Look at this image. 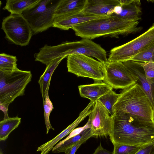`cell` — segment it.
<instances>
[{"label":"cell","instance_id":"cell-7","mask_svg":"<svg viewBox=\"0 0 154 154\" xmlns=\"http://www.w3.org/2000/svg\"><path fill=\"white\" fill-rule=\"evenodd\" d=\"M68 72L77 77L93 79L95 82L103 80L105 73V64L91 57L82 54L70 55L67 57Z\"/></svg>","mask_w":154,"mask_h":154},{"label":"cell","instance_id":"cell-6","mask_svg":"<svg viewBox=\"0 0 154 154\" xmlns=\"http://www.w3.org/2000/svg\"><path fill=\"white\" fill-rule=\"evenodd\" d=\"M60 0H40L22 14L29 24L33 34L52 27L55 12Z\"/></svg>","mask_w":154,"mask_h":154},{"label":"cell","instance_id":"cell-33","mask_svg":"<svg viewBox=\"0 0 154 154\" xmlns=\"http://www.w3.org/2000/svg\"><path fill=\"white\" fill-rule=\"evenodd\" d=\"M152 122L154 124V110L153 111L152 116Z\"/></svg>","mask_w":154,"mask_h":154},{"label":"cell","instance_id":"cell-11","mask_svg":"<svg viewBox=\"0 0 154 154\" xmlns=\"http://www.w3.org/2000/svg\"><path fill=\"white\" fill-rule=\"evenodd\" d=\"M91 137L109 136L112 127V119L105 107L96 101L89 115Z\"/></svg>","mask_w":154,"mask_h":154},{"label":"cell","instance_id":"cell-26","mask_svg":"<svg viewBox=\"0 0 154 154\" xmlns=\"http://www.w3.org/2000/svg\"><path fill=\"white\" fill-rule=\"evenodd\" d=\"M113 154H135L142 146L126 144H114Z\"/></svg>","mask_w":154,"mask_h":154},{"label":"cell","instance_id":"cell-31","mask_svg":"<svg viewBox=\"0 0 154 154\" xmlns=\"http://www.w3.org/2000/svg\"><path fill=\"white\" fill-rule=\"evenodd\" d=\"M92 154H113L112 152L108 151L104 148L101 143L95 149Z\"/></svg>","mask_w":154,"mask_h":154},{"label":"cell","instance_id":"cell-23","mask_svg":"<svg viewBox=\"0 0 154 154\" xmlns=\"http://www.w3.org/2000/svg\"><path fill=\"white\" fill-rule=\"evenodd\" d=\"M119 96L112 90L103 95L97 100L100 101L106 109L111 116L114 113L113 106Z\"/></svg>","mask_w":154,"mask_h":154},{"label":"cell","instance_id":"cell-25","mask_svg":"<svg viewBox=\"0 0 154 154\" xmlns=\"http://www.w3.org/2000/svg\"><path fill=\"white\" fill-rule=\"evenodd\" d=\"M50 84L47 87L46 92L45 100L43 102L45 122L46 128V133H48L50 129L54 130V129L52 126L50 121V115L51 112L54 109L53 103L50 100L48 94V91Z\"/></svg>","mask_w":154,"mask_h":154},{"label":"cell","instance_id":"cell-24","mask_svg":"<svg viewBox=\"0 0 154 154\" xmlns=\"http://www.w3.org/2000/svg\"><path fill=\"white\" fill-rule=\"evenodd\" d=\"M130 60L139 62L154 63V42Z\"/></svg>","mask_w":154,"mask_h":154},{"label":"cell","instance_id":"cell-17","mask_svg":"<svg viewBox=\"0 0 154 154\" xmlns=\"http://www.w3.org/2000/svg\"><path fill=\"white\" fill-rule=\"evenodd\" d=\"M86 2V0H60L55 12V17L81 12Z\"/></svg>","mask_w":154,"mask_h":154},{"label":"cell","instance_id":"cell-19","mask_svg":"<svg viewBox=\"0 0 154 154\" xmlns=\"http://www.w3.org/2000/svg\"><path fill=\"white\" fill-rule=\"evenodd\" d=\"M66 57H63L55 59L47 65L44 72L38 81L43 102L45 100L48 86L50 84L52 75L59 64Z\"/></svg>","mask_w":154,"mask_h":154},{"label":"cell","instance_id":"cell-27","mask_svg":"<svg viewBox=\"0 0 154 154\" xmlns=\"http://www.w3.org/2000/svg\"><path fill=\"white\" fill-rule=\"evenodd\" d=\"M138 62L143 66L148 81L154 85V63Z\"/></svg>","mask_w":154,"mask_h":154},{"label":"cell","instance_id":"cell-29","mask_svg":"<svg viewBox=\"0 0 154 154\" xmlns=\"http://www.w3.org/2000/svg\"><path fill=\"white\" fill-rule=\"evenodd\" d=\"M135 154H154V142L143 145Z\"/></svg>","mask_w":154,"mask_h":154},{"label":"cell","instance_id":"cell-13","mask_svg":"<svg viewBox=\"0 0 154 154\" xmlns=\"http://www.w3.org/2000/svg\"><path fill=\"white\" fill-rule=\"evenodd\" d=\"M106 16H99L87 14L82 11L74 14L55 17L52 27L62 30H68L75 25Z\"/></svg>","mask_w":154,"mask_h":154},{"label":"cell","instance_id":"cell-2","mask_svg":"<svg viewBox=\"0 0 154 154\" xmlns=\"http://www.w3.org/2000/svg\"><path fill=\"white\" fill-rule=\"evenodd\" d=\"M138 21L107 16L93 20L74 26L72 28L76 35L82 38L93 39L101 36L118 38L140 32Z\"/></svg>","mask_w":154,"mask_h":154},{"label":"cell","instance_id":"cell-1","mask_svg":"<svg viewBox=\"0 0 154 154\" xmlns=\"http://www.w3.org/2000/svg\"><path fill=\"white\" fill-rule=\"evenodd\" d=\"M110 140L114 144L141 146L154 142V124L131 115L115 112Z\"/></svg>","mask_w":154,"mask_h":154},{"label":"cell","instance_id":"cell-20","mask_svg":"<svg viewBox=\"0 0 154 154\" xmlns=\"http://www.w3.org/2000/svg\"><path fill=\"white\" fill-rule=\"evenodd\" d=\"M140 5V0H134L132 3L122 6L120 13L114 16L124 20L138 21L141 19L142 14Z\"/></svg>","mask_w":154,"mask_h":154},{"label":"cell","instance_id":"cell-5","mask_svg":"<svg viewBox=\"0 0 154 154\" xmlns=\"http://www.w3.org/2000/svg\"><path fill=\"white\" fill-rule=\"evenodd\" d=\"M32 78L30 71L0 69V104L8 108L15 98L23 95Z\"/></svg>","mask_w":154,"mask_h":154},{"label":"cell","instance_id":"cell-8","mask_svg":"<svg viewBox=\"0 0 154 154\" xmlns=\"http://www.w3.org/2000/svg\"><path fill=\"white\" fill-rule=\"evenodd\" d=\"M154 42V25L133 40L112 49L109 53L108 61L122 62L129 60Z\"/></svg>","mask_w":154,"mask_h":154},{"label":"cell","instance_id":"cell-22","mask_svg":"<svg viewBox=\"0 0 154 154\" xmlns=\"http://www.w3.org/2000/svg\"><path fill=\"white\" fill-rule=\"evenodd\" d=\"M21 118L17 116L3 119L0 122V140H5L11 133L21 122Z\"/></svg>","mask_w":154,"mask_h":154},{"label":"cell","instance_id":"cell-21","mask_svg":"<svg viewBox=\"0 0 154 154\" xmlns=\"http://www.w3.org/2000/svg\"><path fill=\"white\" fill-rule=\"evenodd\" d=\"M40 0H7L3 9L11 14H22L23 12L33 6Z\"/></svg>","mask_w":154,"mask_h":154},{"label":"cell","instance_id":"cell-3","mask_svg":"<svg viewBox=\"0 0 154 154\" xmlns=\"http://www.w3.org/2000/svg\"><path fill=\"white\" fill-rule=\"evenodd\" d=\"M113 110L133 115L142 120L152 122L153 109L148 97L137 83L121 91Z\"/></svg>","mask_w":154,"mask_h":154},{"label":"cell","instance_id":"cell-28","mask_svg":"<svg viewBox=\"0 0 154 154\" xmlns=\"http://www.w3.org/2000/svg\"><path fill=\"white\" fill-rule=\"evenodd\" d=\"M0 60L10 64L17 66L16 57L2 53L0 54Z\"/></svg>","mask_w":154,"mask_h":154},{"label":"cell","instance_id":"cell-9","mask_svg":"<svg viewBox=\"0 0 154 154\" xmlns=\"http://www.w3.org/2000/svg\"><path fill=\"white\" fill-rule=\"evenodd\" d=\"M1 28L9 41L20 46L28 45L33 34L29 24L22 14H11L3 19Z\"/></svg>","mask_w":154,"mask_h":154},{"label":"cell","instance_id":"cell-18","mask_svg":"<svg viewBox=\"0 0 154 154\" xmlns=\"http://www.w3.org/2000/svg\"><path fill=\"white\" fill-rule=\"evenodd\" d=\"M91 137L90 128H86L78 134L60 142L53 147L52 152H64L70 146L78 143H83Z\"/></svg>","mask_w":154,"mask_h":154},{"label":"cell","instance_id":"cell-4","mask_svg":"<svg viewBox=\"0 0 154 154\" xmlns=\"http://www.w3.org/2000/svg\"><path fill=\"white\" fill-rule=\"evenodd\" d=\"M45 54L49 61L59 57H66L70 55L82 54L95 58L105 64L108 62L105 50L91 39L86 38L55 46L47 45Z\"/></svg>","mask_w":154,"mask_h":154},{"label":"cell","instance_id":"cell-16","mask_svg":"<svg viewBox=\"0 0 154 154\" xmlns=\"http://www.w3.org/2000/svg\"><path fill=\"white\" fill-rule=\"evenodd\" d=\"M88 116L87 112L82 111L78 118L54 138L38 147L37 151H41V154H48L57 143L70 133Z\"/></svg>","mask_w":154,"mask_h":154},{"label":"cell","instance_id":"cell-30","mask_svg":"<svg viewBox=\"0 0 154 154\" xmlns=\"http://www.w3.org/2000/svg\"><path fill=\"white\" fill-rule=\"evenodd\" d=\"M82 143H78L74 145L67 149L65 151V154H75Z\"/></svg>","mask_w":154,"mask_h":154},{"label":"cell","instance_id":"cell-14","mask_svg":"<svg viewBox=\"0 0 154 154\" xmlns=\"http://www.w3.org/2000/svg\"><path fill=\"white\" fill-rule=\"evenodd\" d=\"M121 5L119 0H86L84 13L99 16H110L114 8Z\"/></svg>","mask_w":154,"mask_h":154},{"label":"cell","instance_id":"cell-32","mask_svg":"<svg viewBox=\"0 0 154 154\" xmlns=\"http://www.w3.org/2000/svg\"><path fill=\"white\" fill-rule=\"evenodd\" d=\"M8 108L5 106L0 104V109L3 112L4 114L3 119H7L9 117L8 115Z\"/></svg>","mask_w":154,"mask_h":154},{"label":"cell","instance_id":"cell-34","mask_svg":"<svg viewBox=\"0 0 154 154\" xmlns=\"http://www.w3.org/2000/svg\"><path fill=\"white\" fill-rule=\"evenodd\" d=\"M0 154H3V153L2 152V151L1 149L0 150Z\"/></svg>","mask_w":154,"mask_h":154},{"label":"cell","instance_id":"cell-15","mask_svg":"<svg viewBox=\"0 0 154 154\" xmlns=\"http://www.w3.org/2000/svg\"><path fill=\"white\" fill-rule=\"evenodd\" d=\"M78 87L82 97L88 99L90 101L94 102L113 89L108 84L102 81L95 82L91 84L81 85Z\"/></svg>","mask_w":154,"mask_h":154},{"label":"cell","instance_id":"cell-10","mask_svg":"<svg viewBox=\"0 0 154 154\" xmlns=\"http://www.w3.org/2000/svg\"><path fill=\"white\" fill-rule=\"evenodd\" d=\"M105 65L103 82L113 89H124L136 83L131 72L122 62H109Z\"/></svg>","mask_w":154,"mask_h":154},{"label":"cell","instance_id":"cell-12","mask_svg":"<svg viewBox=\"0 0 154 154\" xmlns=\"http://www.w3.org/2000/svg\"><path fill=\"white\" fill-rule=\"evenodd\" d=\"M122 62L133 75L136 83L148 97L153 111L154 110V85L147 80L143 66L138 62L131 60Z\"/></svg>","mask_w":154,"mask_h":154}]
</instances>
